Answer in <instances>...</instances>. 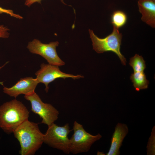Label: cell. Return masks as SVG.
<instances>
[{
	"instance_id": "15",
	"label": "cell",
	"mask_w": 155,
	"mask_h": 155,
	"mask_svg": "<svg viewBox=\"0 0 155 155\" xmlns=\"http://www.w3.org/2000/svg\"><path fill=\"white\" fill-rule=\"evenodd\" d=\"M155 127L152 129L151 135L149 138L147 146V154L154 155L155 154Z\"/></svg>"
},
{
	"instance_id": "14",
	"label": "cell",
	"mask_w": 155,
	"mask_h": 155,
	"mask_svg": "<svg viewBox=\"0 0 155 155\" xmlns=\"http://www.w3.org/2000/svg\"><path fill=\"white\" fill-rule=\"evenodd\" d=\"M145 61L141 56L136 54L130 58L129 64L134 72H143L146 68Z\"/></svg>"
},
{
	"instance_id": "17",
	"label": "cell",
	"mask_w": 155,
	"mask_h": 155,
	"mask_svg": "<svg viewBox=\"0 0 155 155\" xmlns=\"http://www.w3.org/2000/svg\"><path fill=\"white\" fill-rule=\"evenodd\" d=\"M5 13L9 14L11 16L18 19H19L20 17V15L15 13L13 10L5 9L0 7V13Z\"/></svg>"
},
{
	"instance_id": "4",
	"label": "cell",
	"mask_w": 155,
	"mask_h": 155,
	"mask_svg": "<svg viewBox=\"0 0 155 155\" xmlns=\"http://www.w3.org/2000/svg\"><path fill=\"white\" fill-rule=\"evenodd\" d=\"M73 130V133L69 139V149L70 153L74 154L88 152L93 144L102 137L99 133L94 135L88 133L82 125L76 121Z\"/></svg>"
},
{
	"instance_id": "2",
	"label": "cell",
	"mask_w": 155,
	"mask_h": 155,
	"mask_svg": "<svg viewBox=\"0 0 155 155\" xmlns=\"http://www.w3.org/2000/svg\"><path fill=\"white\" fill-rule=\"evenodd\" d=\"M29 112L25 106L16 99L4 103L0 106V127L10 134L25 121Z\"/></svg>"
},
{
	"instance_id": "5",
	"label": "cell",
	"mask_w": 155,
	"mask_h": 155,
	"mask_svg": "<svg viewBox=\"0 0 155 155\" xmlns=\"http://www.w3.org/2000/svg\"><path fill=\"white\" fill-rule=\"evenodd\" d=\"M71 131L68 123L60 126L54 123L48 126L47 131L44 134L43 143L65 154H69L70 152L68 135Z\"/></svg>"
},
{
	"instance_id": "12",
	"label": "cell",
	"mask_w": 155,
	"mask_h": 155,
	"mask_svg": "<svg viewBox=\"0 0 155 155\" xmlns=\"http://www.w3.org/2000/svg\"><path fill=\"white\" fill-rule=\"evenodd\" d=\"M130 79L133 83L135 90L137 91L148 87L149 82L146 78L144 72H135L132 73Z\"/></svg>"
},
{
	"instance_id": "11",
	"label": "cell",
	"mask_w": 155,
	"mask_h": 155,
	"mask_svg": "<svg viewBox=\"0 0 155 155\" xmlns=\"http://www.w3.org/2000/svg\"><path fill=\"white\" fill-rule=\"evenodd\" d=\"M139 10L142 20L153 28L155 27V0H139Z\"/></svg>"
},
{
	"instance_id": "8",
	"label": "cell",
	"mask_w": 155,
	"mask_h": 155,
	"mask_svg": "<svg viewBox=\"0 0 155 155\" xmlns=\"http://www.w3.org/2000/svg\"><path fill=\"white\" fill-rule=\"evenodd\" d=\"M38 83H42L45 86V90L47 92L49 89V84L57 79L71 78L74 80L84 78L80 75H74L63 72L59 66L44 63L40 65V69L35 73Z\"/></svg>"
},
{
	"instance_id": "6",
	"label": "cell",
	"mask_w": 155,
	"mask_h": 155,
	"mask_svg": "<svg viewBox=\"0 0 155 155\" xmlns=\"http://www.w3.org/2000/svg\"><path fill=\"white\" fill-rule=\"evenodd\" d=\"M24 97L30 101L31 111L42 118L41 123L49 126L58 119L59 114L58 110L51 104L43 102L35 92L29 95H25Z\"/></svg>"
},
{
	"instance_id": "18",
	"label": "cell",
	"mask_w": 155,
	"mask_h": 155,
	"mask_svg": "<svg viewBox=\"0 0 155 155\" xmlns=\"http://www.w3.org/2000/svg\"><path fill=\"white\" fill-rule=\"evenodd\" d=\"M60 0L62 2L65 4L63 0ZM41 1L42 0H25V5L29 7L32 4L36 2L40 3Z\"/></svg>"
},
{
	"instance_id": "10",
	"label": "cell",
	"mask_w": 155,
	"mask_h": 155,
	"mask_svg": "<svg viewBox=\"0 0 155 155\" xmlns=\"http://www.w3.org/2000/svg\"><path fill=\"white\" fill-rule=\"evenodd\" d=\"M129 131L126 124L118 123L116 125L113 134L111 146L107 155H119L120 149L125 137Z\"/></svg>"
},
{
	"instance_id": "13",
	"label": "cell",
	"mask_w": 155,
	"mask_h": 155,
	"mask_svg": "<svg viewBox=\"0 0 155 155\" xmlns=\"http://www.w3.org/2000/svg\"><path fill=\"white\" fill-rule=\"evenodd\" d=\"M127 20V16L123 11L117 10L114 11L111 16V22L113 26L119 29L124 26Z\"/></svg>"
},
{
	"instance_id": "21",
	"label": "cell",
	"mask_w": 155,
	"mask_h": 155,
	"mask_svg": "<svg viewBox=\"0 0 155 155\" xmlns=\"http://www.w3.org/2000/svg\"></svg>"
},
{
	"instance_id": "1",
	"label": "cell",
	"mask_w": 155,
	"mask_h": 155,
	"mask_svg": "<svg viewBox=\"0 0 155 155\" xmlns=\"http://www.w3.org/2000/svg\"><path fill=\"white\" fill-rule=\"evenodd\" d=\"M15 137L21 146L19 153L21 155H33L43 143V135L38 124L27 120L13 132Z\"/></svg>"
},
{
	"instance_id": "20",
	"label": "cell",
	"mask_w": 155,
	"mask_h": 155,
	"mask_svg": "<svg viewBox=\"0 0 155 155\" xmlns=\"http://www.w3.org/2000/svg\"></svg>"
},
{
	"instance_id": "16",
	"label": "cell",
	"mask_w": 155,
	"mask_h": 155,
	"mask_svg": "<svg viewBox=\"0 0 155 155\" xmlns=\"http://www.w3.org/2000/svg\"><path fill=\"white\" fill-rule=\"evenodd\" d=\"M9 29L3 25H0V38H6L9 35ZM8 62H7L3 65L0 67V69L3 67Z\"/></svg>"
},
{
	"instance_id": "3",
	"label": "cell",
	"mask_w": 155,
	"mask_h": 155,
	"mask_svg": "<svg viewBox=\"0 0 155 155\" xmlns=\"http://www.w3.org/2000/svg\"><path fill=\"white\" fill-rule=\"evenodd\" d=\"M89 32L93 49L97 53H100L105 52H112L118 56L123 65H126V59L120 51L122 36L119 32V29L113 26L112 32L103 38L98 37L90 29H89Z\"/></svg>"
},
{
	"instance_id": "19",
	"label": "cell",
	"mask_w": 155,
	"mask_h": 155,
	"mask_svg": "<svg viewBox=\"0 0 155 155\" xmlns=\"http://www.w3.org/2000/svg\"><path fill=\"white\" fill-rule=\"evenodd\" d=\"M97 155H105V154L103 152H100L99 151H98L97 153Z\"/></svg>"
},
{
	"instance_id": "7",
	"label": "cell",
	"mask_w": 155,
	"mask_h": 155,
	"mask_svg": "<svg viewBox=\"0 0 155 155\" xmlns=\"http://www.w3.org/2000/svg\"><path fill=\"white\" fill-rule=\"evenodd\" d=\"M59 44V42L57 41L44 44L35 39L28 42L27 48L31 53L43 57L49 64L59 67L64 65L65 63L60 58L57 52L56 48Z\"/></svg>"
},
{
	"instance_id": "9",
	"label": "cell",
	"mask_w": 155,
	"mask_h": 155,
	"mask_svg": "<svg viewBox=\"0 0 155 155\" xmlns=\"http://www.w3.org/2000/svg\"><path fill=\"white\" fill-rule=\"evenodd\" d=\"M2 83L0 82L3 86V92L15 98L21 94L28 95L34 92L39 83L36 78L32 77L21 78L14 85L10 88L4 86Z\"/></svg>"
}]
</instances>
